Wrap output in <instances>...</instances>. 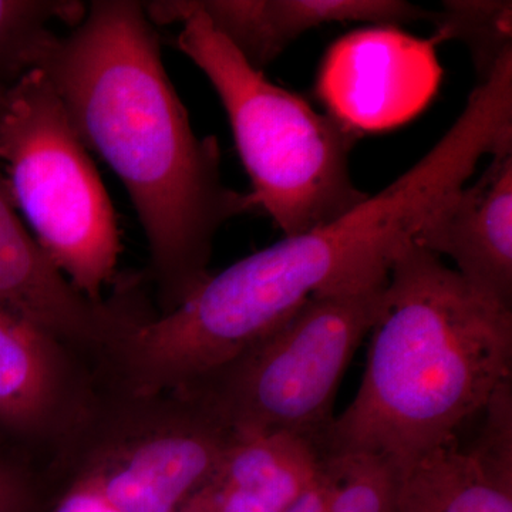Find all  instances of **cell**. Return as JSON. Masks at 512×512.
<instances>
[{
	"instance_id": "8992f818",
	"label": "cell",
	"mask_w": 512,
	"mask_h": 512,
	"mask_svg": "<svg viewBox=\"0 0 512 512\" xmlns=\"http://www.w3.org/2000/svg\"><path fill=\"white\" fill-rule=\"evenodd\" d=\"M234 439L188 394L104 389L50 480L97 494L119 512H180Z\"/></svg>"
},
{
	"instance_id": "5bb4252c",
	"label": "cell",
	"mask_w": 512,
	"mask_h": 512,
	"mask_svg": "<svg viewBox=\"0 0 512 512\" xmlns=\"http://www.w3.org/2000/svg\"><path fill=\"white\" fill-rule=\"evenodd\" d=\"M86 9L76 0H0V82L37 67L56 36L53 26L73 29Z\"/></svg>"
},
{
	"instance_id": "ac0fdd59",
	"label": "cell",
	"mask_w": 512,
	"mask_h": 512,
	"mask_svg": "<svg viewBox=\"0 0 512 512\" xmlns=\"http://www.w3.org/2000/svg\"><path fill=\"white\" fill-rule=\"evenodd\" d=\"M333 483L329 468L323 457L322 468L315 481L288 508L285 512H329L332 501Z\"/></svg>"
},
{
	"instance_id": "52a82bcc",
	"label": "cell",
	"mask_w": 512,
	"mask_h": 512,
	"mask_svg": "<svg viewBox=\"0 0 512 512\" xmlns=\"http://www.w3.org/2000/svg\"><path fill=\"white\" fill-rule=\"evenodd\" d=\"M0 306L29 320L89 360L97 372L150 316L138 279H119L93 301L50 262L30 234L0 171Z\"/></svg>"
},
{
	"instance_id": "ba28073f",
	"label": "cell",
	"mask_w": 512,
	"mask_h": 512,
	"mask_svg": "<svg viewBox=\"0 0 512 512\" xmlns=\"http://www.w3.org/2000/svg\"><path fill=\"white\" fill-rule=\"evenodd\" d=\"M103 390L89 360L0 306V437L6 443L49 471Z\"/></svg>"
},
{
	"instance_id": "ffe728a7",
	"label": "cell",
	"mask_w": 512,
	"mask_h": 512,
	"mask_svg": "<svg viewBox=\"0 0 512 512\" xmlns=\"http://www.w3.org/2000/svg\"><path fill=\"white\" fill-rule=\"evenodd\" d=\"M180 512H202V511L198 510V508L194 507V505L187 503L184 505L183 510H181Z\"/></svg>"
},
{
	"instance_id": "9c48e42d",
	"label": "cell",
	"mask_w": 512,
	"mask_h": 512,
	"mask_svg": "<svg viewBox=\"0 0 512 512\" xmlns=\"http://www.w3.org/2000/svg\"><path fill=\"white\" fill-rule=\"evenodd\" d=\"M439 80L433 43L396 26H377L329 50L318 90L329 114L359 134L409 120L426 106Z\"/></svg>"
},
{
	"instance_id": "4fadbf2b",
	"label": "cell",
	"mask_w": 512,
	"mask_h": 512,
	"mask_svg": "<svg viewBox=\"0 0 512 512\" xmlns=\"http://www.w3.org/2000/svg\"><path fill=\"white\" fill-rule=\"evenodd\" d=\"M396 512H512V467L450 441L400 478Z\"/></svg>"
},
{
	"instance_id": "30bf717a",
	"label": "cell",
	"mask_w": 512,
	"mask_h": 512,
	"mask_svg": "<svg viewBox=\"0 0 512 512\" xmlns=\"http://www.w3.org/2000/svg\"><path fill=\"white\" fill-rule=\"evenodd\" d=\"M485 298L512 311V147L491 157L484 173L451 194L414 239Z\"/></svg>"
},
{
	"instance_id": "3957f363",
	"label": "cell",
	"mask_w": 512,
	"mask_h": 512,
	"mask_svg": "<svg viewBox=\"0 0 512 512\" xmlns=\"http://www.w3.org/2000/svg\"><path fill=\"white\" fill-rule=\"evenodd\" d=\"M144 5L154 26L183 25L175 45L220 97L251 181L249 200L284 238L338 220L369 197L350 171L355 130L269 82L212 28L195 0Z\"/></svg>"
},
{
	"instance_id": "6da1fadb",
	"label": "cell",
	"mask_w": 512,
	"mask_h": 512,
	"mask_svg": "<svg viewBox=\"0 0 512 512\" xmlns=\"http://www.w3.org/2000/svg\"><path fill=\"white\" fill-rule=\"evenodd\" d=\"M37 67L83 143L126 188L147 239L154 306L173 312L212 275L221 228L255 208L248 192L225 184L217 138L192 128L143 2H90Z\"/></svg>"
},
{
	"instance_id": "e0dca14e",
	"label": "cell",
	"mask_w": 512,
	"mask_h": 512,
	"mask_svg": "<svg viewBox=\"0 0 512 512\" xmlns=\"http://www.w3.org/2000/svg\"><path fill=\"white\" fill-rule=\"evenodd\" d=\"M49 471L0 437V512H37Z\"/></svg>"
},
{
	"instance_id": "9a60e30c",
	"label": "cell",
	"mask_w": 512,
	"mask_h": 512,
	"mask_svg": "<svg viewBox=\"0 0 512 512\" xmlns=\"http://www.w3.org/2000/svg\"><path fill=\"white\" fill-rule=\"evenodd\" d=\"M436 40H458L473 56L478 80L483 82L512 50V3L498 0H450L433 13Z\"/></svg>"
},
{
	"instance_id": "8fae6325",
	"label": "cell",
	"mask_w": 512,
	"mask_h": 512,
	"mask_svg": "<svg viewBox=\"0 0 512 512\" xmlns=\"http://www.w3.org/2000/svg\"><path fill=\"white\" fill-rule=\"evenodd\" d=\"M195 5L212 28L261 72L292 42L320 26H397L433 18V12L402 0H195Z\"/></svg>"
},
{
	"instance_id": "d6986e66",
	"label": "cell",
	"mask_w": 512,
	"mask_h": 512,
	"mask_svg": "<svg viewBox=\"0 0 512 512\" xmlns=\"http://www.w3.org/2000/svg\"><path fill=\"white\" fill-rule=\"evenodd\" d=\"M53 512H119L114 510L109 503L90 493V491L79 490V488H63Z\"/></svg>"
},
{
	"instance_id": "7c38bea8",
	"label": "cell",
	"mask_w": 512,
	"mask_h": 512,
	"mask_svg": "<svg viewBox=\"0 0 512 512\" xmlns=\"http://www.w3.org/2000/svg\"><path fill=\"white\" fill-rule=\"evenodd\" d=\"M323 454L288 433L235 437L188 503L202 512H285L315 481Z\"/></svg>"
},
{
	"instance_id": "2e32d148",
	"label": "cell",
	"mask_w": 512,
	"mask_h": 512,
	"mask_svg": "<svg viewBox=\"0 0 512 512\" xmlns=\"http://www.w3.org/2000/svg\"><path fill=\"white\" fill-rule=\"evenodd\" d=\"M325 461L333 483L329 512H396L399 477L383 458L350 453Z\"/></svg>"
},
{
	"instance_id": "5b68a950",
	"label": "cell",
	"mask_w": 512,
	"mask_h": 512,
	"mask_svg": "<svg viewBox=\"0 0 512 512\" xmlns=\"http://www.w3.org/2000/svg\"><path fill=\"white\" fill-rule=\"evenodd\" d=\"M313 296L284 326L184 390L235 437L288 433L322 451L340 380L384 289Z\"/></svg>"
},
{
	"instance_id": "277c9868",
	"label": "cell",
	"mask_w": 512,
	"mask_h": 512,
	"mask_svg": "<svg viewBox=\"0 0 512 512\" xmlns=\"http://www.w3.org/2000/svg\"><path fill=\"white\" fill-rule=\"evenodd\" d=\"M0 171L20 217L77 291L119 281V221L99 171L40 67L0 82Z\"/></svg>"
},
{
	"instance_id": "7a4b0ae2",
	"label": "cell",
	"mask_w": 512,
	"mask_h": 512,
	"mask_svg": "<svg viewBox=\"0 0 512 512\" xmlns=\"http://www.w3.org/2000/svg\"><path fill=\"white\" fill-rule=\"evenodd\" d=\"M355 400L323 441V457L365 453L402 478L458 439L512 379V311L485 298L416 242L400 252L372 330Z\"/></svg>"
}]
</instances>
